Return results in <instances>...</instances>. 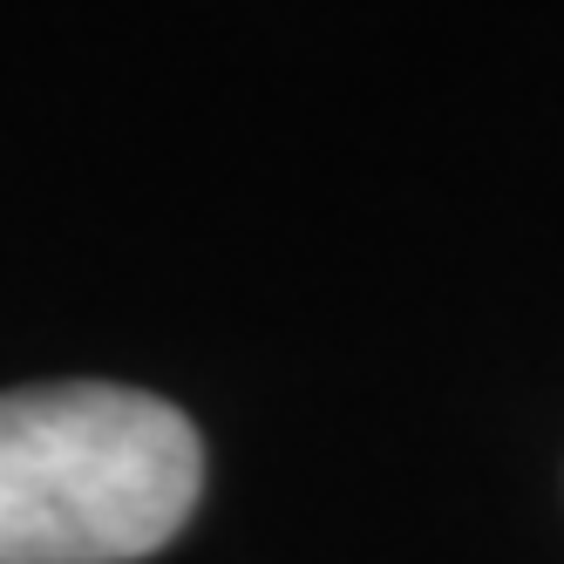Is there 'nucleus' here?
I'll return each instance as SVG.
<instances>
[{
  "label": "nucleus",
  "mask_w": 564,
  "mask_h": 564,
  "mask_svg": "<svg viewBox=\"0 0 564 564\" xmlns=\"http://www.w3.org/2000/svg\"><path fill=\"white\" fill-rule=\"evenodd\" d=\"M205 490L184 409L143 388L55 381L0 394V564H130L164 551Z\"/></svg>",
  "instance_id": "1"
}]
</instances>
